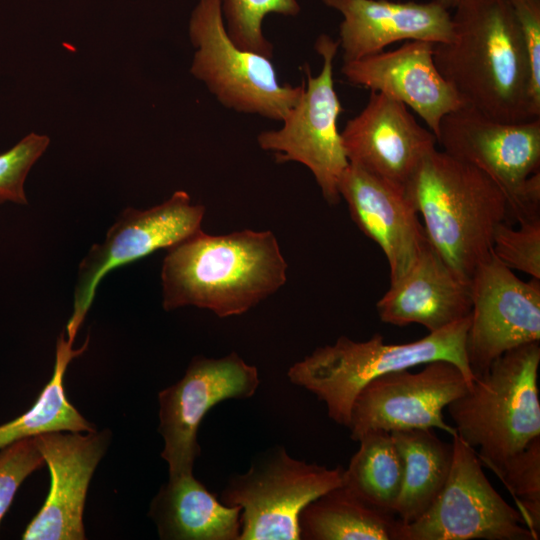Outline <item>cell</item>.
Returning a JSON list of instances; mask_svg holds the SVG:
<instances>
[{
	"label": "cell",
	"mask_w": 540,
	"mask_h": 540,
	"mask_svg": "<svg viewBox=\"0 0 540 540\" xmlns=\"http://www.w3.org/2000/svg\"><path fill=\"white\" fill-rule=\"evenodd\" d=\"M453 39L434 44V61L461 102L494 120L540 118L522 33L508 0H460Z\"/></svg>",
	"instance_id": "1"
},
{
	"label": "cell",
	"mask_w": 540,
	"mask_h": 540,
	"mask_svg": "<svg viewBox=\"0 0 540 540\" xmlns=\"http://www.w3.org/2000/svg\"><path fill=\"white\" fill-rule=\"evenodd\" d=\"M166 250L161 268L166 311L194 306L220 318L241 315L287 280V262L270 230L211 235L201 229Z\"/></svg>",
	"instance_id": "2"
},
{
	"label": "cell",
	"mask_w": 540,
	"mask_h": 540,
	"mask_svg": "<svg viewBox=\"0 0 540 540\" xmlns=\"http://www.w3.org/2000/svg\"><path fill=\"white\" fill-rule=\"evenodd\" d=\"M424 220L428 242L463 279L492 253L497 226L506 222L501 188L476 167L435 149L406 189Z\"/></svg>",
	"instance_id": "3"
},
{
	"label": "cell",
	"mask_w": 540,
	"mask_h": 540,
	"mask_svg": "<svg viewBox=\"0 0 540 540\" xmlns=\"http://www.w3.org/2000/svg\"><path fill=\"white\" fill-rule=\"evenodd\" d=\"M470 315L441 330L408 343H386L375 333L366 341L340 336L335 343L316 348L294 363L291 383L313 393L327 408L330 419L348 427L355 397L371 380L389 372L410 369L435 360L457 365L471 381L466 355Z\"/></svg>",
	"instance_id": "4"
},
{
	"label": "cell",
	"mask_w": 540,
	"mask_h": 540,
	"mask_svg": "<svg viewBox=\"0 0 540 540\" xmlns=\"http://www.w3.org/2000/svg\"><path fill=\"white\" fill-rule=\"evenodd\" d=\"M539 364V342L510 349L446 407L456 434L478 448L483 467L510 457L540 437Z\"/></svg>",
	"instance_id": "5"
},
{
	"label": "cell",
	"mask_w": 540,
	"mask_h": 540,
	"mask_svg": "<svg viewBox=\"0 0 540 540\" xmlns=\"http://www.w3.org/2000/svg\"><path fill=\"white\" fill-rule=\"evenodd\" d=\"M191 73L228 109L282 121L305 83H281L270 58L240 49L225 28L221 0H199L189 20Z\"/></svg>",
	"instance_id": "6"
},
{
	"label": "cell",
	"mask_w": 540,
	"mask_h": 540,
	"mask_svg": "<svg viewBox=\"0 0 540 540\" xmlns=\"http://www.w3.org/2000/svg\"><path fill=\"white\" fill-rule=\"evenodd\" d=\"M343 473L341 466L298 460L275 445L257 454L246 472L232 475L218 497L242 508L239 540H300L301 511L342 485Z\"/></svg>",
	"instance_id": "7"
},
{
	"label": "cell",
	"mask_w": 540,
	"mask_h": 540,
	"mask_svg": "<svg viewBox=\"0 0 540 540\" xmlns=\"http://www.w3.org/2000/svg\"><path fill=\"white\" fill-rule=\"evenodd\" d=\"M314 48L322 58L320 73L313 76L305 65L307 81L301 97L281 121V128L260 132L257 142L261 149L274 153L277 163L293 161L306 166L324 200L335 206L341 200L340 179L349 165L338 130L342 106L333 80L339 42L321 34Z\"/></svg>",
	"instance_id": "8"
},
{
	"label": "cell",
	"mask_w": 540,
	"mask_h": 540,
	"mask_svg": "<svg viewBox=\"0 0 540 540\" xmlns=\"http://www.w3.org/2000/svg\"><path fill=\"white\" fill-rule=\"evenodd\" d=\"M452 444L443 489L420 518L402 526L400 540H538L487 479L476 450L457 434Z\"/></svg>",
	"instance_id": "9"
},
{
	"label": "cell",
	"mask_w": 540,
	"mask_h": 540,
	"mask_svg": "<svg viewBox=\"0 0 540 540\" xmlns=\"http://www.w3.org/2000/svg\"><path fill=\"white\" fill-rule=\"evenodd\" d=\"M205 210V206L193 203L183 190L175 191L161 204L146 210L125 208L107 231L105 240L92 245L78 266L67 339L74 342L97 286L106 274L197 233L202 229Z\"/></svg>",
	"instance_id": "10"
},
{
	"label": "cell",
	"mask_w": 540,
	"mask_h": 540,
	"mask_svg": "<svg viewBox=\"0 0 540 540\" xmlns=\"http://www.w3.org/2000/svg\"><path fill=\"white\" fill-rule=\"evenodd\" d=\"M260 385L259 373L236 352L219 358L195 356L184 376L158 394L159 427L169 478L193 473L201 447L199 426L218 403L248 399Z\"/></svg>",
	"instance_id": "11"
},
{
	"label": "cell",
	"mask_w": 540,
	"mask_h": 540,
	"mask_svg": "<svg viewBox=\"0 0 540 540\" xmlns=\"http://www.w3.org/2000/svg\"><path fill=\"white\" fill-rule=\"evenodd\" d=\"M423 366L418 372L402 369L386 373L360 390L347 427L353 441L373 430L437 428L456 434L445 422L443 409L467 391L470 381L450 361L435 360Z\"/></svg>",
	"instance_id": "12"
},
{
	"label": "cell",
	"mask_w": 540,
	"mask_h": 540,
	"mask_svg": "<svg viewBox=\"0 0 540 540\" xmlns=\"http://www.w3.org/2000/svg\"><path fill=\"white\" fill-rule=\"evenodd\" d=\"M466 355L474 377L506 351L540 341V279L521 280L493 253L470 279Z\"/></svg>",
	"instance_id": "13"
},
{
	"label": "cell",
	"mask_w": 540,
	"mask_h": 540,
	"mask_svg": "<svg viewBox=\"0 0 540 540\" xmlns=\"http://www.w3.org/2000/svg\"><path fill=\"white\" fill-rule=\"evenodd\" d=\"M436 139L443 152L489 176L505 194L509 211L528 178L540 171V118L500 122L463 105L441 119Z\"/></svg>",
	"instance_id": "14"
},
{
	"label": "cell",
	"mask_w": 540,
	"mask_h": 540,
	"mask_svg": "<svg viewBox=\"0 0 540 540\" xmlns=\"http://www.w3.org/2000/svg\"><path fill=\"white\" fill-rule=\"evenodd\" d=\"M341 138L349 164L405 190L437 143L407 106L379 92H370Z\"/></svg>",
	"instance_id": "15"
},
{
	"label": "cell",
	"mask_w": 540,
	"mask_h": 540,
	"mask_svg": "<svg viewBox=\"0 0 540 540\" xmlns=\"http://www.w3.org/2000/svg\"><path fill=\"white\" fill-rule=\"evenodd\" d=\"M51 477L48 496L22 535L24 540H83L89 482L105 454L110 432L56 431L34 436Z\"/></svg>",
	"instance_id": "16"
},
{
	"label": "cell",
	"mask_w": 540,
	"mask_h": 540,
	"mask_svg": "<svg viewBox=\"0 0 540 540\" xmlns=\"http://www.w3.org/2000/svg\"><path fill=\"white\" fill-rule=\"evenodd\" d=\"M341 72L352 85L379 92L411 108L436 136L441 119L463 106L439 72L434 43L406 41L391 51L344 62Z\"/></svg>",
	"instance_id": "17"
},
{
	"label": "cell",
	"mask_w": 540,
	"mask_h": 540,
	"mask_svg": "<svg viewBox=\"0 0 540 540\" xmlns=\"http://www.w3.org/2000/svg\"><path fill=\"white\" fill-rule=\"evenodd\" d=\"M357 227L384 253L390 283L404 275L427 242L418 212L407 191L349 164L339 182Z\"/></svg>",
	"instance_id": "18"
},
{
	"label": "cell",
	"mask_w": 540,
	"mask_h": 540,
	"mask_svg": "<svg viewBox=\"0 0 540 540\" xmlns=\"http://www.w3.org/2000/svg\"><path fill=\"white\" fill-rule=\"evenodd\" d=\"M338 11L339 47L343 62L384 51L399 41L421 40L434 44L453 39L452 15L436 0L394 2L389 0H322Z\"/></svg>",
	"instance_id": "19"
},
{
	"label": "cell",
	"mask_w": 540,
	"mask_h": 540,
	"mask_svg": "<svg viewBox=\"0 0 540 540\" xmlns=\"http://www.w3.org/2000/svg\"><path fill=\"white\" fill-rule=\"evenodd\" d=\"M471 307L470 281L459 276L428 240L376 304L382 322L399 327L415 323L429 332L468 317Z\"/></svg>",
	"instance_id": "20"
},
{
	"label": "cell",
	"mask_w": 540,
	"mask_h": 540,
	"mask_svg": "<svg viewBox=\"0 0 540 540\" xmlns=\"http://www.w3.org/2000/svg\"><path fill=\"white\" fill-rule=\"evenodd\" d=\"M240 506H228L193 473L169 478L153 498L149 515L167 540H239Z\"/></svg>",
	"instance_id": "21"
},
{
	"label": "cell",
	"mask_w": 540,
	"mask_h": 540,
	"mask_svg": "<svg viewBox=\"0 0 540 540\" xmlns=\"http://www.w3.org/2000/svg\"><path fill=\"white\" fill-rule=\"evenodd\" d=\"M403 524L343 484L308 503L299 516L303 540H400Z\"/></svg>",
	"instance_id": "22"
},
{
	"label": "cell",
	"mask_w": 540,
	"mask_h": 540,
	"mask_svg": "<svg viewBox=\"0 0 540 540\" xmlns=\"http://www.w3.org/2000/svg\"><path fill=\"white\" fill-rule=\"evenodd\" d=\"M403 462V479L394 513L403 525L420 518L443 489L453 460V444L433 429L391 432Z\"/></svg>",
	"instance_id": "23"
},
{
	"label": "cell",
	"mask_w": 540,
	"mask_h": 540,
	"mask_svg": "<svg viewBox=\"0 0 540 540\" xmlns=\"http://www.w3.org/2000/svg\"><path fill=\"white\" fill-rule=\"evenodd\" d=\"M73 343L60 334L56 344L54 371L51 379L41 391L34 405L16 419L0 425V449L28 437L43 433L91 432L93 424L88 422L69 402L64 390V374L70 361L82 354L86 343L79 349L72 348Z\"/></svg>",
	"instance_id": "24"
},
{
	"label": "cell",
	"mask_w": 540,
	"mask_h": 540,
	"mask_svg": "<svg viewBox=\"0 0 540 540\" xmlns=\"http://www.w3.org/2000/svg\"><path fill=\"white\" fill-rule=\"evenodd\" d=\"M358 442L359 449L344 469L343 485L369 504L394 513L403 462L391 432L369 431Z\"/></svg>",
	"instance_id": "25"
},
{
	"label": "cell",
	"mask_w": 540,
	"mask_h": 540,
	"mask_svg": "<svg viewBox=\"0 0 540 540\" xmlns=\"http://www.w3.org/2000/svg\"><path fill=\"white\" fill-rule=\"evenodd\" d=\"M512 495L526 527L540 538V437L524 449L487 465Z\"/></svg>",
	"instance_id": "26"
},
{
	"label": "cell",
	"mask_w": 540,
	"mask_h": 540,
	"mask_svg": "<svg viewBox=\"0 0 540 540\" xmlns=\"http://www.w3.org/2000/svg\"><path fill=\"white\" fill-rule=\"evenodd\" d=\"M221 10L234 44L272 59L273 45L262 30L265 17L271 13L296 16L301 7L297 0H221Z\"/></svg>",
	"instance_id": "27"
},
{
	"label": "cell",
	"mask_w": 540,
	"mask_h": 540,
	"mask_svg": "<svg viewBox=\"0 0 540 540\" xmlns=\"http://www.w3.org/2000/svg\"><path fill=\"white\" fill-rule=\"evenodd\" d=\"M514 229L500 223L493 235L492 253L506 267L540 279V219Z\"/></svg>",
	"instance_id": "28"
},
{
	"label": "cell",
	"mask_w": 540,
	"mask_h": 540,
	"mask_svg": "<svg viewBox=\"0 0 540 540\" xmlns=\"http://www.w3.org/2000/svg\"><path fill=\"white\" fill-rule=\"evenodd\" d=\"M49 143L48 136L32 132L14 147L0 154V203H28L24 191L25 179Z\"/></svg>",
	"instance_id": "29"
},
{
	"label": "cell",
	"mask_w": 540,
	"mask_h": 540,
	"mask_svg": "<svg viewBox=\"0 0 540 540\" xmlns=\"http://www.w3.org/2000/svg\"><path fill=\"white\" fill-rule=\"evenodd\" d=\"M44 463L34 437L17 440L0 449V522L22 482Z\"/></svg>",
	"instance_id": "30"
},
{
	"label": "cell",
	"mask_w": 540,
	"mask_h": 540,
	"mask_svg": "<svg viewBox=\"0 0 540 540\" xmlns=\"http://www.w3.org/2000/svg\"><path fill=\"white\" fill-rule=\"evenodd\" d=\"M520 27L529 58L531 96L540 110V0H508Z\"/></svg>",
	"instance_id": "31"
},
{
	"label": "cell",
	"mask_w": 540,
	"mask_h": 540,
	"mask_svg": "<svg viewBox=\"0 0 540 540\" xmlns=\"http://www.w3.org/2000/svg\"><path fill=\"white\" fill-rule=\"evenodd\" d=\"M436 1L447 9L455 8L457 4L460 2V0H436Z\"/></svg>",
	"instance_id": "32"
}]
</instances>
